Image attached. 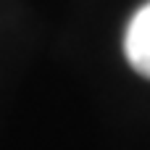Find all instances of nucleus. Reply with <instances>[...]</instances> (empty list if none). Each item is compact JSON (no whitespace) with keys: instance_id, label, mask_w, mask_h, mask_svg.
<instances>
[{"instance_id":"1","label":"nucleus","mask_w":150,"mask_h":150,"mask_svg":"<svg viewBox=\"0 0 150 150\" xmlns=\"http://www.w3.org/2000/svg\"><path fill=\"white\" fill-rule=\"evenodd\" d=\"M124 53L129 66L150 79V0L132 16L127 34H124Z\"/></svg>"}]
</instances>
